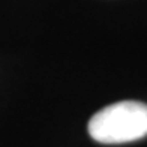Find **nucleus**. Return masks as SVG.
Here are the masks:
<instances>
[{"label":"nucleus","instance_id":"1","mask_svg":"<svg viewBox=\"0 0 147 147\" xmlns=\"http://www.w3.org/2000/svg\"><path fill=\"white\" fill-rule=\"evenodd\" d=\"M89 134L98 143L120 144L147 135V105L122 101L98 111L89 122Z\"/></svg>","mask_w":147,"mask_h":147}]
</instances>
